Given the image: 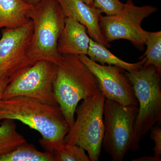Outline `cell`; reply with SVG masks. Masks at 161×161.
I'll return each instance as SVG.
<instances>
[{
    "instance_id": "cell-2",
    "label": "cell",
    "mask_w": 161,
    "mask_h": 161,
    "mask_svg": "<svg viewBox=\"0 0 161 161\" xmlns=\"http://www.w3.org/2000/svg\"><path fill=\"white\" fill-rule=\"evenodd\" d=\"M100 90L97 78L76 56L63 55L53 84L55 101L70 127L80 100Z\"/></svg>"
},
{
    "instance_id": "cell-4",
    "label": "cell",
    "mask_w": 161,
    "mask_h": 161,
    "mask_svg": "<svg viewBox=\"0 0 161 161\" xmlns=\"http://www.w3.org/2000/svg\"><path fill=\"white\" fill-rule=\"evenodd\" d=\"M138 109V107L122 105L105 99L102 147L112 161H123L127 152L139 149L141 139L134 128Z\"/></svg>"
},
{
    "instance_id": "cell-5",
    "label": "cell",
    "mask_w": 161,
    "mask_h": 161,
    "mask_svg": "<svg viewBox=\"0 0 161 161\" xmlns=\"http://www.w3.org/2000/svg\"><path fill=\"white\" fill-rule=\"evenodd\" d=\"M105 99L100 90L83 99L76 108L77 118L64 139L67 143L83 148L87 152L90 161L99 160L101 152Z\"/></svg>"
},
{
    "instance_id": "cell-22",
    "label": "cell",
    "mask_w": 161,
    "mask_h": 161,
    "mask_svg": "<svg viewBox=\"0 0 161 161\" xmlns=\"http://www.w3.org/2000/svg\"><path fill=\"white\" fill-rule=\"evenodd\" d=\"M133 161H161L160 157L154 155L153 157L144 156L139 158L132 160Z\"/></svg>"
},
{
    "instance_id": "cell-18",
    "label": "cell",
    "mask_w": 161,
    "mask_h": 161,
    "mask_svg": "<svg viewBox=\"0 0 161 161\" xmlns=\"http://www.w3.org/2000/svg\"><path fill=\"white\" fill-rule=\"evenodd\" d=\"M146 51L142 57L146 58L144 66L152 65L161 75V31L149 32L145 42Z\"/></svg>"
},
{
    "instance_id": "cell-19",
    "label": "cell",
    "mask_w": 161,
    "mask_h": 161,
    "mask_svg": "<svg viewBox=\"0 0 161 161\" xmlns=\"http://www.w3.org/2000/svg\"><path fill=\"white\" fill-rule=\"evenodd\" d=\"M94 7L107 15L117 14L124 8L125 4L119 0H93Z\"/></svg>"
},
{
    "instance_id": "cell-17",
    "label": "cell",
    "mask_w": 161,
    "mask_h": 161,
    "mask_svg": "<svg viewBox=\"0 0 161 161\" xmlns=\"http://www.w3.org/2000/svg\"><path fill=\"white\" fill-rule=\"evenodd\" d=\"M0 161H54L50 153L39 151L32 144L26 142L12 152L0 155Z\"/></svg>"
},
{
    "instance_id": "cell-8",
    "label": "cell",
    "mask_w": 161,
    "mask_h": 161,
    "mask_svg": "<svg viewBox=\"0 0 161 161\" xmlns=\"http://www.w3.org/2000/svg\"><path fill=\"white\" fill-rule=\"evenodd\" d=\"M57 68L58 65L47 60L36 62L8 84L3 91L2 99L24 96L42 103L58 105L53 92Z\"/></svg>"
},
{
    "instance_id": "cell-20",
    "label": "cell",
    "mask_w": 161,
    "mask_h": 161,
    "mask_svg": "<svg viewBox=\"0 0 161 161\" xmlns=\"http://www.w3.org/2000/svg\"><path fill=\"white\" fill-rule=\"evenodd\" d=\"M150 137L154 142L153 148L154 155L160 157L161 156V123L157 124L151 130Z\"/></svg>"
},
{
    "instance_id": "cell-6",
    "label": "cell",
    "mask_w": 161,
    "mask_h": 161,
    "mask_svg": "<svg viewBox=\"0 0 161 161\" xmlns=\"http://www.w3.org/2000/svg\"><path fill=\"white\" fill-rule=\"evenodd\" d=\"M126 74L138 103L134 128L141 139L157 124L161 123V75L152 65Z\"/></svg>"
},
{
    "instance_id": "cell-9",
    "label": "cell",
    "mask_w": 161,
    "mask_h": 161,
    "mask_svg": "<svg viewBox=\"0 0 161 161\" xmlns=\"http://www.w3.org/2000/svg\"><path fill=\"white\" fill-rule=\"evenodd\" d=\"M33 31L31 19L16 28H4L0 39V79L12 80L34 64L28 55Z\"/></svg>"
},
{
    "instance_id": "cell-21",
    "label": "cell",
    "mask_w": 161,
    "mask_h": 161,
    "mask_svg": "<svg viewBox=\"0 0 161 161\" xmlns=\"http://www.w3.org/2000/svg\"><path fill=\"white\" fill-rule=\"evenodd\" d=\"M10 81L11 80L9 78H3L0 79V100L2 99L3 91Z\"/></svg>"
},
{
    "instance_id": "cell-23",
    "label": "cell",
    "mask_w": 161,
    "mask_h": 161,
    "mask_svg": "<svg viewBox=\"0 0 161 161\" xmlns=\"http://www.w3.org/2000/svg\"><path fill=\"white\" fill-rule=\"evenodd\" d=\"M23 1L34 6V5H36L37 3H40V1L42 0H23Z\"/></svg>"
},
{
    "instance_id": "cell-10",
    "label": "cell",
    "mask_w": 161,
    "mask_h": 161,
    "mask_svg": "<svg viewBox=\"0 0 161 161\" xmlns=\"http://www.w3.org/2000/svg\"><path fill=\"white\" fill-rule=\"evenodd\" d=\"M76 57L97 78L106 99L114 101L122 105L138 106L132 83L125 70L114 65H102L93 61L87 55Z\"/></svg>"
},
{
    "instance_id": "cell-14",
    "label": "cell",
    "mask_w": 161,
    "mask_h": 161,
    "mask_svg": "<svg viewBox=\"0 0 161 161\" xmlns=\"http://www.w3.org/2000/svg\"><path fill=\"white\" fill-rule=\"evenodd\" d=\"M87 56H89V58L93 61L101 64H108L118 66L129 73L140 69L143 66L146 60L144 57L142 60L136 63L125 62L112 54L105 46L97 43L91 38Z\"/></svg>"
},
{
    "instance_id": "cell-15",
    "label": "cell",
    "mask_w": 161,
    "mask_h": 161,
    "mask_svg": "<svg viewBox=\"0 0 161 161\" xmlns=\"http://www.w3.org/2000/svg\"><path fill=\"white\" fill-rule=\"evenodd\" d=\"M39 143L45 151L50 153L54 161H90L83 148L67 143L64 140L51 142L40 138Z\"/></svg>"
},
{
    "instance_id": "cell-13",
    "label": "cell",
    "mask_w": 161,
    "mask_h": 161,
    "mask_svg": "<svg viewBox=\"0 0 161 161\" xmlns=\"http://www.w3.org/2000/svg\"><path fill=\"white\" fill-rule=\"evenodd\" d=\"M33 6L23 0H0V29L26 24L30 20L28 15Z\"/></svg>"
},
{
    "instance_id": "cell-16",
    "label": "cell",
    "mask_w": 161,
    "mask_h": 161,
    "mask_svg": "<svg viewBox=\"0 0 161 161\" xmlns=\"http://www.w3.org/2000/svg\"><path fill=\"white\" fill-rule=\"evenodd\" d=\"M26 142L25 137L17 130L14 120H3L0 125V155L11 152Z\"/></svg>"
},
{
    "instance_id": "cell-3",
    "label": "cell",
    "mask_w": 161,
    "mask_h": 161,
    "mask_svg": "<svg viewBox=\"0 0 161 161\" xmlns=\"http://www.w3.org/2000/svg\"><path fill=\"white\" fill-rule=\"evenodd\" d=\"M28 17L33 25L30 58L35 63L45 60L58 65L63 55L58 53V40L66 19L60 5L56 0H42L33 6Z\"/></svg>"
},
{
    "instance_id": "cell-1",
    "label": "cell",
    "mask_w": 161,
    "mask_h": 161,
    "mask_svg": "<svg viewBox=\"0 0 161 161\" xmlns=\"http://www.w3.org/2000/svg\"><path fill=\"white\" fill-rule=\"evenodd\" d=\"M6 119L19 121L51 142L64 140L70 127L59 105L24 96L0 100V121Z\"/></svg>"
},
{
    "instance_id": "cell-12",
    "label": "cell",
    "mask_w": 161,
    "mask_h": 161,
    "mask_svg": "<svg viewBox=\"0 0 161 161\" xmlns=\"http://www.w3.org/2000/svg\"><path fill=\"white\" fill-rule=\"evenodd\" d=\"M90 39L85 26L77 20L66 17L64 27L58 40V53L62 55H87Z\"/></svg>"
},
{
    "instance_id": "cell-24",
    "label": "cell",
    "mask_w": 161,
    "mask_h": 161,
    "mask_svg": "<svg viewBox=\"0 0 161 161\" xmlns=\"http://www.w3.org/2000/svg\"><path fill=\"white\" fill-rule=\"evenodd\" d=\"M82 1H83L85 3H86L87 5L92 6V7H94L93 0H82Z\"/></svg>"
},
{
    "instance_id": "cell-7",
    "label": "cell",
    "mask_w": 161,
    "mask_h": 161,
    "mask_svg": "<svg viewBox=\"0 0 161 161\" xmlns=\"http://www.w3.org/2000/svg\"><path fill=\"white\" fill-rule=\"evenodd\" d=\"M157 9L152 5L136 6L132 0H127L117 14L102 17L99 26L104 40L108 43L120 39L129 40L142 51L149 32L142 28V22Z\"/></svg>"
},
{
    "instance_id": "cell-11",
    "label": "cell",
    "mask_w": 161,
    "mask_h": 161,
    "mask_svg": "<svg viewBox=\"0 0 161 161\" xmlns=\"http://www.w3.org/2000/svg\"><path fill=\"white\" fill-rule=\"evenodd\" d=\"M66 17L77 20L86 27L90 37L107 48L110 47L102 35L99 26L102 13L82 0H56Z\"/></svg>"
}]
</instances>
